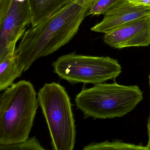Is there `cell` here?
<instances>
[{
    "mask_svg": "<svg viewBox=\"0 0 150 150\" xmlns=\"http://www.w3.org/2000/svg\"><path fill=\"white\" fill-rule=\"evenodd\" d=\"M72 0H28L31 27H34L51 16Z\"/></svg>",
    "mask_w": 150,
    "mask_h": 150,
    "instance_id": "obj_9",
    "label": "cell"
},
{
    "mask_svg": "<svg viewBox=\"0 0 150 150\" xmlns=\"http://www.w3.org/2000/svg\"><path fill=\"white\" fill-rule=\"evenodd\" d=\"M46 120L54 150H73L76 139L75 120L70 97L64 87L46 83L37 95Z\"/></svg>",
    "mask_w": 150,
    "mask_h": 150,
    "instance_id": "obj_4",
    "label": "cell"
},
{
    "mask_svg": "<svg viewBox=\"0 0 150 150\" xmlns=\"http://www.w3.org/2000/svg\"><path fill=\"white\" fill-rule=\"evenodd\" d=\"M37 95L29 81L13 84L0 96V145L29 138L38 107Z\"/></svg>",
    "mask_w": 150,
    "mask_h": 150,
    "instance_id": "obj_2",
    "label": "cell"
},
{
    "mask_svg": "<svg viewBox=\"0 0 150 150\" xmlns=\"http://www.w3.org/2000/svg\"><path fill=\"white\" fill-rule=\"evenodd\" d=\"M83 150H149L147 146L124 143L121 141L91 143L85 146Z\"/></svg>",
    "mask_w": 150,
    "mask_h": 150,
    "instance_id": "obj_11",
    "label": "cell"
},
{
    "mask_svg": "<svg viewBox=\"0 0 150 150\" xmlns=\"http://www.w3.org/2000/svg\"><path fill=\"white\" fill-rule=\"evenodd\" d=\"M104 42L116 49L150 45V16L126 23L105 34Z\"/></svg>",
    "mask_w": 150,
    "mask_h": 150,
    "instance_id": "obj_7",
    "label": "cell"
},
{
    "mask_svg": "<svg viewBox=\"0 0 150 150\" xmlns=\"http://www.w3.org/2000/svg\"><path fill=\"white\" fill-rule=\"evenodd\" d=\"M30 24L28 0H12L0 8V59L15 55L16 46Z\"/></svg>",
    "mask_w": 150,
    "mask_h": 150,
    "instance_id": "obj_6",
    "label": "cell"
},
{
    "mask_svg": "<svg viewBox=\"0 0 150 150\" xmlns=\"http://www.w3.org/2000/svg\"><path fill=\"white\" fill-rule=\"evenodd\" d=\"M124 0H96L89 8L88 16L105 14Z\"/></svg>",
    "mask_w": 150,
    "mask_h": 150,
    "instance_id": "obj_13",
    "label": "cell"
},
{
    "mask_svg": "<svg viewBox=\"0 0 150 150\" xmlns=\"http://www.w3.org/2000/svg\"><path fill=\"white\" fill-rule=\"evenodd\" d=\"M54 72L70 83L99 84L115 79L122 73L118 61L109 57H93L75 52L59 57L53 62Z\"/></svg>",
    "mask_w": 150,
    "mask_h": 150,
    "instance_id": "obj_5",
    "label": "cell"
},
{
    "mask_svg": "<svg viewBox=\"0 0 150 150\" xmlns=\"http://www.w3.org/2000/svg\"><path fill=\"white\" fill-rule=\"evenodd\" d=\"M147 132H148V141L147 143V147L150 150V114L148 120V123H147Z\"/></svg>",
    "mask_w": 150,
    "mask_h": 150,
    "instance_id": "obj_15",
    "label": "cell"
},
{
    "mask_svg": "<svg viewBox=\"0 0 150 150\" xmlns=\"http://www.w3.org/2000/svg\"><path fill=\"white\" fill-rule=\"evenodd\" d=\"M1 150H43L45 148L39 143L36 138H28L27 140L16 144L0 145Z\"/></svg>",
    "mask_w": 150,
    "mask_h": 150,
    "instance_id": "obj_12",
    "label": "cell"
},
{
    "mask_svg": "<svg viewBox=\"0 0 150 150\" xmlns=\"http://www.w3.org/2000/svg\"><path fill=\"white\" fill-rule=\"evenodd\" d=\"M150 16V7L135 5L124 0L104 14L103 20L91 30L107 34L132 21Z\"/></svg>",
    "mask_w": 150,
    "mask_h": 150,
    "instance_id": "obj_8",
    "label": "cell"
},
{
    "mask_svg": "<svg viewBox=\"0 0 150 150\" xmlns=\"http://www.w3.org/2000/svg\"><path fill=\"white\" fill-rule=\"evenodd\" d=\"M149 86H150V75H149Z\"/></svg>",
    "mask_w": 150,
    "mask_h": 150,
    "instance_id": "obj_16",
    "label": "cell"
},
{
    "mask_svg": "<svg viewBox=\"0 0 150 150\" xmlns=\"http://www.w3.org/2000/svg\"><path fill=\"white\" fill-rule=\"evenodd\" d=\"M23 71L16 54L0 59V90H6L12 86Z\"/></svg>",
    "mask_w": 150,
    "mask_h": 150,
    "instance_id": "obj_10",
    "label": "cell"
},
{
    "mask_svg": "<svg viewBox=\"0 0 150 150\" xmlns=\"http://www.w3.org/2000/svg\"><path fill=\"white\" fill-rule=\"evenodd\" d=\"M143 99V92L137 86L114 82L99 83L83 88L76 96L75 102L85 117L103 119L125 115Z\"/></svg>",
    "mask_w": 150,
    "mask_h": 150,
    "instance_id": "obj_3",
    "label": "cell"
},
{
    "mask_svg": "<svg viewBox=\"0 0 150 150\" xmlns=\"http://www.w3.org/2000/svg\"><path fill=\"white\" fill-rule=\"evenodd\" d=\"M130 2L135 5L150 7V0H133Z\"/></svg>",
    "mask_w": 150,
    "mask_h": 150,
    "instance_id": "obj_14",
    "label": "cell"
},
{
    "mask_svg": "<svg viewBox=\"0 0 150 150\" xmlns=\"http://www.w3.org/2000/svg\"><path fill=\"white\" fill-rule=\"evenodd\" d=\"M128 1H133V0H128Z\"/></svg>",
    "mask_w": 150,
    "mask_h": 150,
    "instance_id": "obj_17",
    "label": "cell"
},
{
    "mask_svg": "<svg viewBox=\"0 0 150 150\" xmlns=\"http://www.w3.org/2000/svg\"><path fill=\"white\" fill-rule=\"evenodd\" d=\"M92 0H72L58 12L25 31L15 54L24 71L38 59L51 55L77 34Z\"/></svg>",
    "mask_w": 150,
    "mask_h": 150,
    "instance_id": "obj_1",
    "label": "cell"
}]
</instances>
